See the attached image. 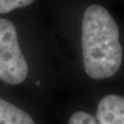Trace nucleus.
Wrapping results in <instances>:
<instances>
[{"instance_id": "f03ea898", "label": "nucleus", "mask_w": 124, "mask_h": 124, "mask_svg": "<svg viewBox=\"0 0 124 124\" xmlns=\"http://www.w3.org/2000/svg\"><path fill=\"white\" fill-rule=\"evenodd\" d=\"M27 75L28 64L19 45L17 29L9 20L0 18V80L19 85Z\"/></svg>"}, {"instance_id": "f257e3e1", "label": "nucleus", "mask_w": 124, "mask_h": 124, "mask_svg": "<svg viewBox=\"0 0 124 124\" xmlns=\"http://www.w3.org/2000/svg\"><path fill=\"white\" fill-rule=\"evenodd\" d=\"M82 52L85 71L91 79L111 78L121 66L123 53L118 25L101 5L88 6L83 15Z\"/></svg>"}, {"instance_id": "39448f33", "label": "nucleus", "mask_w": 124, "mask_h": 124, "mask_svg": "<svg viewBox=\"0 0 124 124\" xmlns=\"http://www.w3.org/2000/svg\"><path fill=\"white\" fill-rule=\"evenodd\" d=\"M34 0H0V14H6L16 8L31 4Z\"/></svg>"}, {"instance_id": "20e7f679", "label": "nucleus", "mask_w": 124, "mask_h": 124, "mask_svg": "<svg viewBox=\"0 0 124 124\" xmlns=\"http://www.w3.org/2000/svg\"><path fill=\"white\" fill-rule=\"evenodd\" d=\"M0 124H35L25 111L0 98Z\"/></svg>"}, {"instance_id": "7ed1b4c3", "label": "nucleus", "mask_w": 124, "mask_h": 124, "mask_svg": "<svg viewBox=\"0 0 124 124\" xmlns=\"http://www.w3.org/2000/svg\"><path fill=\"white\" fill-rule=\"evenodd\" d=\"M67 124H124V97L107 95L100 99L96 115L86 112L73 113Z\"/></svg>"}]
</instances>
